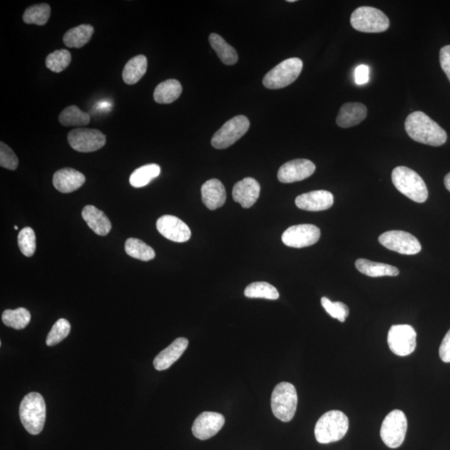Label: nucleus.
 Here are the masks:
<instances>
[{
  "mask_svg": "<svg viewBox=\"0 0 450 450\" xmlns=\"http://www.w3.org/2000/svg\"><path fill=\"white\" fill-rule=\"evenodd\" d=\"M405 127L409 136L416 142L437 147L447 141L445 130L421 111L411 113L405 120Z\"/></svg>",
  "mask_w": 450,
  "mask_h": 450,
  "instance_id": "f257e3e1",
  "label": "nucleus"
},
{
  "mask_svg": "<svg viewBox=\"0 0 450 450\" xmlns=\"http://www.w3.org/2000/svg\"><path fill=\"white\" fill-rule=\"evenodd\" d=\"M19 418L27 432L33 435L41 434L46 419V405L41 394H28L19 406Z\"/></svg>",
  "mask_w": 450,
  "mask_h": 450,
  "instance_id": "f03ea898",
  "label": "nucleus"
},
{
  "mask_svg": "<svg viewBox=\"0 0 450 450\" xmlns=\"http://www.w3.org/2000/svg\"><path fill=\"white\" fill-rule=\"evenodd\" d=\"M394 186L404 195L416 203H424L429 196L427 183L417 173L408 167H396L392 172Z\"/></svg>",
  "mask_w": 450,
  "mask_h": 450,
  "instance_id": "7ed1b4c3",
  "label": "nucleus"
},
{
  "mask_svg": "<svg viewBox=\"0 0 450 450\" xmlns=\"http://www.w3.org/2000/svg\"><path fill=\"white\" fill-rule=\"evenodd\" d=\"M348 429V419L340 410H331L323 414L314 429V435L321 444L337 442L345 436Z\"/></svg>",
  "mask_w": 450,
  "mask_h": 450,
  "instance_id": "20e7f679",
  "label": "nucleus"
},
{
  "mask_svg": "<svg viewBox=\"0 0 450 450\" xmlns=\"http://www.w3.org/2000/svg\"><path fill=\"white\" fill-rule=\"evenodd\" d=\"M298 395L295 387L288 382L275 386L271 396V408L278 419L289 422L296 413Z\"/></svg>",
  "mask_w": 450,
  "mask_h": 450,
  "instance_id": "39448f33",
  "label": "nucleus"
},
{
  "mask_svg": "<svg viewBox=\"0 0 450 450\" xmlns=\"http://www.w3.org/2000/svg\"><path fill=\"white\" fill-rule=\"evenodd\" d=\"M303 70V61L299 58L284 60L266 74L263 85L269 90L285 88L298 79Z\"/></svg>",
  "mask_w": 450,
  "mask_h": 450,
  "instance_id": "423d86ee",
  "label": "nucleus"
},
{
  "mask_svg": "<svg viewBox=\"0 0 450 450\" xmlns=\"http://www.w3.org/2000/svg\"><path fill=\"white\" fill-rule=\"evenodd\" d=\"M351 26L363 33H382L390 28V19L378 9L363 6L355 9L350 17Z\"/></svg>",
  "mask_w": 450,
  "mask_h": 450,
  "instance_id": "0eeeda50",
  "label": "nucleus"
},
{
  "mask_svg": "<svg viewBox=\"0 0 450 450\" xmlns=\"http://www.w3.org/2000/svg\"><path fill=\"white\" fill-rule=\"evenodd\" d=\"M407 429L408 421L405 413L395 409L386 416L382 423L380 436L386 446L399 448L405 441Z\"/></svg>",
  "mask_w": 450,
  "mask_h": 450,
  "instance_id": "6e6552de",
  "label": "nucleus"
},
{
  "mask_svg": "<svg viewBox=\"0 0 450 450\" xmlns=\"http://www.w3.org/2000/svg\"><path fill=\"white\" fill-rule=\"evenodd\" d=\"M250 127V120L245 115L235 116L227 121L211 139L213 147L218 149L229 148L243 137Z\"/></svg>",
  "mask_w": 450,
  "mask_h": 450,
  "instance_id": "1a4fd4ad",
  "label": "nucleus"
},
{
  "mask_svg": "<svg viewBox=\"0 0 450 450\" xmlns=\"http://www.w3.org/2000/svg\"><path fill=\"white\" fill-rule=\"evenodd\" d=\"M416 333L409 324H397L390 328L388 333V345L390 350L399 356H407L415 350Z\"/></svg>",
  "mask_w": 450,
  "mask_h": 450,
  "instance_id": "9d476101",
  "label": "nucleus"
},
{
  "mask_svg": "<svg viewBox=\"0 0 450 450\" xmlns=\"http://www.w3.org/2000/svg\"><path fill=\"white\" fill-rule=\"evenodd\" d=\"M380 243L397 253L413 255L420 252L419 241L413 235L401 230L385 232L379 237Z\"/></svg>",
  "mask_w": 450,
  "mask_h": 450,
  "instance_id": "9b49d317",
  "label": "nucleus"
},
{
  "mask_svg": "<svg viewBox=\"0 0 450 450\" xmlns=\"http://www.w3.org/2000/svg\"><path fill=\"white\" fill-rule=\"evenodd\" d=\"M68 141L76 151L90 153L103 148L106 143V137L98 129H75L68 134Z\"/></svg>",
  "mask_w": 450,
  "mask_h": 450,
  "instance_id": "f8f14e48",
  "label": "nucleus"
},
{
  "mask_svg": "<svg viewBox=\"0 0 450 450\" xmlns=\"http://www.w3.org/2000/svg\"><path fill=\"white\" fill-rule=\"evenodd\" d=\"M321 238V230L313 225L289 227L282 235L283 243L292 248H304L316 244Z\"/></svg>",
  "mask_w": 450,
  "mask_h": 450,
  "instance_id": "ddd939ff",
  "label": "nucleus"
},
{
  "mask_svg": "<svg viewBox=\"0 0 450 450\" xmlns=\"http://www.w3.org/2000/svg\"><path fill=\"white\" fill-rule=\"evenodd\" d=\"M316 167L309 159H299L283 164L278 171L279 181L284 183L302 181L311 177Z\"/></svg>",
  "mask_w": 450,
  "mask_h": 450,
  "instance_id": "4468645a",
  "label": "nucleus"
},
{
  "mask_svg": "<svg viewBox=\"0 0 450 450\" xmlns=\"http://www.w3.org/2000/svg\"><path fill=\"white\" fill-rule=\"evenodd\" d=\"M156 227L164 238L176 243H185L191 237L190 227L176 216H161L157 220Z\"/></svg>",
  "mask_w": 450,
  "mask_h": 450,
  "instance_id": "2eb2a0df",
  "label": "nucleus"
},
{
  "mask_svg": "<svg viewBox=\"0 0 450 450\" xmlns=\"http://www.w3.org/2000/svg\"><path fill=\"white\" fill-rule=\"evenodd\" d=\"M225 423V419L221 414L203 412L193 422L192 432L198 439H209L220 432Z\"/></svg>",
  "mask_w": 450,
  "mask_h": 450,
  "instance_id": "dca6fc26",
  "label": "nucleus"
},
{
  "mask_svg": "<svg viewBox=\"0 0 450 450\" xmlns=\"http://www.w3.org/2000/svg\"><path fill=\"white\" fill-rule=\"evenodd\" d=\"M333 204V196L327 191H314L301 195L295 200V205L300 210L306 211H323L330 209Z\"/></svg>",
  "mask_w": 450,
  "mask_h": 450,
  "instance_id": "f3484780",
  "label": "nucleus"
},
{
  "mask_svg": "<svg viewBox=\"0 0 450 450\" xmlns=\"http://www.w3.org/2000/svg\"><path fill=\"white\" fill-rule=\"evenodd\" d=\"M259 193V183L253 178H245L236 183L233 188L234 200L240 203L245 209H249L255 204Z\"/></svg>",
  "mask_w": 450,
  "mask_h": 450,
  "instance_id": "a211bd4d",
  "label": "nucleus"
},
{
  "mask_svg": "<svg viewBox=\"0 0 450 450\" xmlns=\"http://www.w3.org/2000/svg\"><path fill=\"white\" fill-rule=\"evenodd\" d=\"M85 176L76 169L65 168L60 169L53 177V185L58 191L64 193L74 192L84 186Z\"/></svg>",
  "mask_w": 450,
  "mask_h": 450,
  "instance_id": "6ab92c4d",
  "label": "nucleus"
},
{
  "mask_svg": "<svg viewBox=\"0 0 450 450\" xmlns=\"http://www.w3.org/2000/svg\"><path fill=\"white\" fill-rule=\"evenodd\" d=\"M188 345L186 338H178L154 360V366L159 371L168 370L182 356Z\"/></svg>",
  "mask_w": 450,
  "mask_h": 450,
  "instance_id": "aec40b11",
  "label": "nucleus"
},
{
  "mask_svg": "<svg viewBox=\"0 0 450 450\" xmlns=\"http://www.w3.org/2000/svg\"><path fill=\"white\" fill-rule=\"evenodd\" d=\"M201 195L203 203L210 210L219 209L226 201L225 188L217 178H212L202 186Z\"/></svg>",
  "mask_w": 450,
  "mask_h": 450,
  "instance_id": "412c9836",
  "label": "nucleus"
},
{
  "mask_svg": "<svg viewBox=\"0 0 450 450\" xmlns=\"http://www.w3.org/2000/svg\"><path fill=\"white\" fill-rule=\"evenodd\" d=\"M367 108L361 103H346L342 105L336 119L338 127L350 128L366 119Z\"/></svg>",
  "mask_w": 450,
  "mask_h": 450,
  "instance_id": "4be33fe9",
  "label": "nucleus"
},
{
  "mask_svg": "<svg viewBox=\"0 0 450 450\" xmlns=\"http://www.w3.org/2000/svg\"><path fill=\"white\" fill-rule=\"evenodd\" d=\"M82 217L90 228L100 236L107 235L112 225L107 215L94 205H87L82 210Z\"/></svg>",
  "mask_w": 450,
  "mask_h": 450,
  "instance_id": "5701e85b",
  "label": "nucleus"
},
{
  "mask_svg": "<svg viewBox=\"0 0 450 450\" xmlns=\"http://www.w3.org/2000/svg\"><path fill=\"white\" fill-rule=\"evenodd\" d=\"M356 269L367 277L376 278L383 277H398L400 270L394 266L374 262L365 259H359L355 262Z\"/></svg>",
  "mask_w": 450,
  "mask_h": 450,
  "instance_id": "b1692460",
  "label": "nucleus"
},
{
  "mask_svg": "<svg viewBox=\"0 0 450 450\" xmlns=\"http://www.w3.org/2000/svg\"><path fill=\"white\" fill-rule=\"evenodd\" d=\"M182 85L177 80H168L159 84L154 92V99L158 104H171L180 98Z\"/></svg>",
  "mask_w": 450,
  "mask_h": 450,
  "instance_id": "393cba45",
  "label": "nucleus"
},
{
  "mask_svg": "<svg viewBox=\"0 0 450 450\" xmlns=\"http://www.w3.org/2000/svg\"><path fill=\"white\" fill-rule=\"evenodd\" d=\"M148 60L144 55H137L127 62L123 70V80L125 84H137L147 71Z\"/></svg>",
  "mask_w": 450,
  "mask_h": 450,
  "instance_id": "a878e982",
  "label": "nucleus"
},
{
  "mask_svg": "<svg viewBox=\"0 0 450 450\" xmlns=\"http://www.w3.org/2000/svg\"><path fill=\"white\" fill-rule=\"evenodd\" d=\"M94 32L95 28L90 24H81L68 31L63 41L67 47L80 48L90 41Z\"/></svg>",
  "mask_w": 450,
  "mask_h": 450,
  "instance_id": "bb28decb",
  "label": "nucleus"
},
{
  "mask_svg": "<svg viewBox=\"0 0 450 450\" xmlns=\"http://www.w3.org/2000/svg\"><path fill=\"white\" fill-rule=\"evenodd\" d=\"M209 40L211 47L225 65H234L238 62L239 56L235 48L230 45L220 36L211 33Z\"/></svg>",
  "mask_w": 450,
  "mask_h": 450,
  "instance_id": "cd10ccee",
  "label": "nucleus"
},
{
  "mask_svg": "<svg viewBox=\"0 0 450 450\" xmlns=\"http://www.w3.org/2000/svg\"><path fill=\"white\" fill-rule=\"evenodd\" d=\"M161 167L156 164H149L140 167L132 173L129 183L134 188H142L149 185L161 174Z\"/></svg>",
  "mask_w": 450,
  "mask_h": 450,
  "instance_id": "c85d7f7f",
  "label": "nucleus"
},
{
  "mask_svg": "<svg viewBox=\"0 0 450 450\" xmlns=\"http://www.w3.org/2000/svg\"><path fill=\"white\" fill-rule=\"evenodd\" d=\"M59 121L63 127H84L90 122V116L76 105H71L62 111Z\"/></svg>",
  "mask_w": 450,
  "mask_h": 450,
  "instance_id": "c756f323",
  "label": "nucleus"
},
{
  "mask_svg": "<svg viewBox=\"0 0 450 450\" xmlns=\"http://www.w3.org/2000/svg\"><path fill=\"white\" fill-rule=\"evenodd\" d=\"M31 314L26 308L6 309L2 314V321L6 326L14 330H23L31 323Z\"/></svg>",
  "mask_w": 450,
  "mask_h": 450,
  "instance_id": "7c9ffc66",
  "label": "nucleus"
},
{
  "mask_svg": "<svg viewBox=\"0 0 450 450\" xmlns=\"http://www.w3.org/2000/svg\"><path fill=\"white\" fill-rule=\"evenodd\" d=\"M125 252L134 259L149 261L156 257V252L151 247L144 241L135 238H129L125 242Z\"/></svg>",
  "mask_w": 450,
  "mask_h": 450,
  "instance_id": "2f4dec72",
  "label": "nucleus"
},
{
  "mask_svg": "<svg viewBox=\"0 0 450 450\" xmlns=\"http://www.w3.org/2000/svg\"><path fill=\"white\" fill-rule=\"evenodd\" d=\"M50 14L51 9L48 4H36L28 7L23 13V21L28 24L42 26L47 23Z\"/></svg>",
  "mask_w": 450,
  "mask_h": 450,
  "instance_id": "473e14b6",
  "label": "nucleus"
},
{
  "mask_svg": "<svg viewBox=\"0 0 450 450\" xmlns=\"http://www.w3.org/2000/svg\"><path fill=\"white\" fill-rule=\"evenodd\" d=\"M245 295L251 299H266L277 300L279 294L277 288L267 282H255L245 289Z\"/></svg>",
  "mask_w": 450,
  "mask_h": 450,
  "instance_id": "72a5a7b5",
  "label": "nucleus"
},
{
  "mask_svg": "<svg viewBox=\"0 0 450 450\" xmlns=\"http://www.w3.org/2000/svg\"><path fill=\"white\" fill-rule=\"evenodd\" d=\"M71 60V54L69 51L59 50L47 56L45 65L48 69L52 72L60 73L69 67Z\"/></svg>",
  "mask_w": 450,
  "mask_h": 450,
  "instance_id": "f704fd0d",
  "label": "nucleus"
},
{
  "mask_svg": "<svg viewBox=\"0 0 450 450\" xmlns=\"http://www.w3.org/2000/svg\"><path fill=\"white\" fill-rule=\"evenodd\" d=\"M71 331L70 323L65 318H60L54 326L51 331L48 333L46 338V345L48 346H55L64 341L68 336L70 335Z\"/></svg>",
  "mask_w": 450,
  "mask_h": 450,
  "instance_id": "c9c22d12",
  "label": "nucleus"
},
{
  "mask_svg": "<svg viewBox=\"0 0 450 450\" xmlns=\"http://www.w3.org/2000/svg\"><path fill=\"white\" fill-rule=\"evenodd\" d=\"M18 248L26 257H31L36 250V236L31 227H26L18 236Z\"/></svg>",
  "mask_w": 450,
  "mask_h": 450,
  "instance_id": "e433bc0d",
  "label": "nucleus"
},
{
  "mask_svg": "<svg viewBox=\"0 0 450 450\" xmlns=\"http://www.w3.org/2000/svg\"><path fill=\"white\" fill-rule=\"evenodd\" d=\"M321 304L332 318H337L342 323L346 321L348 314H350V309L346 304L342 302H332L328 298L323 297Z\"/></svg>",
  "mask_w": 450,
  "mask_h": 450,
  "instance_id": "4c0bfd02",
  "label": "nucleus"
},
{
  "mask_svg": "<svg viewBox=\"0 0 450 450\" xmlns=\"http://www.w3.org/2000/svg\"><path fill=\"white\" fill-rule=\"evenodd\" d=\"M0 166L9 171H16L18 166V159L12 149L6 144L0 143Z\"/></svg>",
  "mask_w": 450,
  "mask_h": 450,
  "instance_id": "58836bf2",
  "label": "nucleus"
},
{
  "mask_svg": "<svg viewBox=\"0 0 450 450\" xmlns=\"http://www.w3.org/2000/svg\"><path fill=\"white\" fill-rule=\"evenodd\" d=\"M439 62L442 70L450 81V45L444 46L440 50Z\"/></svg>",
  "mask_w": 450,
  "mask_h": 450,
  "instance_id": "ea45409f",
  "label": "nucleus"
},
{
  "mask_svg": "<svg viewBox=\"0 0 450 450\" xmlns=\"http://www.w3.org/2000/svg\"><path fill=\"white\" fill-rule=\"evenodd\" d=\"M439 357L442 361L450 363V330L445 335L439 347Z\"/></svg>",
  "mask_w": 450,
  "mask_h": 450,
  "instance_id": "a19ab883",
  "label": "nucleus"
},
{
  "mask_svg": "<svg viewBox=\"0 0 450 450\" xmlns=\"http://www.w3.org/2000/svg\"><path fill=\"white\" fill-rule=\"evenodd\" d=\"M369 67L365 65L358 66L355 72V80L357 85H364L368 83L370 78Z\"/></svg>",
  "mask_w": 450,
  "mask_h": 450,
  "instance_id": "79ce46f5",
  "label": "nucleus"
},
{
  "mask_svg": "<svg viewBox=\"0 0 450 450\" xmlns=\"http://www.w3.org/2000/svg\"><path fill=\"white\" fill-rule=\"evenodd\" d=\"M444 186L450 192V173H449L447 176L444 178Z\"/></svg>",
  "mask_w": 450,
  "mask_h": 450,
  "instance_id": "37998d69",
  "label": "nucleus"
},
{
  "mask_svg": "<svg viewBox=\"0 0 450 450\" xmlns=\"http://www.w3.org/2000/svg\"><path fill=\"white\" fill-rule=\"evenodd\" d=\"M287 2H289V3H294V2H296V1H295V0H288Z\"/></svg>",
  "mask_w": 450,
  "mask_h": 450,
  "instance_id": "c03bdc74",
  "label": "nucleus"
},
{
  "mask_svg": "<svg viewBox=\"0 0 450 450\" xmlns=\"http://www.w3.org/2000/svg\"><path fill=\"white\" fill-rule=\"evenodd\" d=\"M14 229L18 230V227L16 225V226H14Z\"/></svg>",
  "mask_w": 450,
  "mask_h": 450,
  "instance_id": "a18cd8bd",
  "label": "nucleus"
}]
</instances>
